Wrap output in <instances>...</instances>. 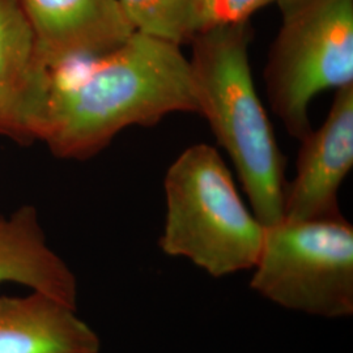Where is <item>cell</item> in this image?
<instances>
[{
    "instance_id": "5b68a950",
    "label": "cell",
    "mask_w": 353,
    "mask_h": 353,
    "mask_svg": "<svg viewBox=\"0 0 353 353\" xmlns=\"http://www.w3.org/2000/svg\"><path fill=\"white\" fill-rule=\"evenodd\" d=\"M254 268L252 290L285 309L353 314V227L341 214L265 228Z\"/></svg>"
},
{
    "instance_id": "9c48e42d",
    "label": "cell",
    "mask_w": 353,
    "mask_h": 353,
    "mask_svg": "<svg viewBox=\"0 0 353 353\" xmlns=\"http://www.w3.org/2000/svg\"><path fill=\"white\" fill-rule=\"evenodd\" d=\"M101 341L76 307L49 294L0 297V353H100Z\"/></svg>"
},
{
    "instance_id": "ba28073f",
    "label": "cell",
    "mask_w": 353,
    "mask_h": 353,
    "mask_svg": "<svg viewBox=\"0 0 353 353\" xmlns=\"http://www.w3.org/2000/svg\"><path fill=\"white\" fill-rule=\"evenodd\" d=\"M52 71L19 0H0V137L37 140Z\"/></svg>"
},
{
    "instance_id": "30bf717a",
    "label": "cell",
    "mask_w": 353,
    "mask_h": 353,
    "mask_svg": "<svg viewBox=\"0 0 353 353\" xmlns=\"http://www.w3.org/2000/svg\"><path fill=\"white\" fill-rule=\"evenodd\" d=\"M14 283L76 307L77 280L49 246L32 205L0 212V285Z\"/></svg>"
},
{
    "instance_id": "6da1fadb",
    "label": "cell",
    "mask_w": 353,
    "mask_h": 353,
    "mask_svg": "<svg viewBox=\"0 0 353 353\" xmlns=\"http://www.w3.org/2000/svg\"><path fill=\"white\" fill-rule=\"evenodd\" d=\"M198 113L181 46L134 32L119 48L52 72L37 140L55 156L85 160L130 126Z\"/></svg>"
},
{
    "instance_id": "7c38bea8",
    "label": "cell",
    "mask_w": 353,
    "mask_h": 353,
    "mask_svg": "<svg viewBox=\"0 0 353 353\" xmlns=\"http://www.w3.org/2000/svg\"><path fill=\"white\" fill-rule=\"evenodd\" d=\"M271 3L276 0H196V33L219 24L250 20Z\"/></svg>"
},
{
    "instance_id": "7a4b0ae2",
    "label": "cell",
    "mask_w": 353,
    "mask_h": 353,
    "mask_svg": "<svg viewBox=\"0 0 353 353\" xmlns=\"http://www.w3.org/2000/svg\"><path fill=\"white\" fill-rule=\"evenodd\" d=\"M250 20L207 28L191 39L198 102L219 144L233 161L255 217L263 227L284 219V159L249 63Z\"/></svg>"
},
{
    "instance_id": "8fae6325",
    "label": "cell",
    "mask_w": 353,
    "mask_h": 353,
    "mask_svg": "<svg viewBox=\"0 0 353 353\" xmlns=\"http://www.w3.org/2000/svg\"><path fill=\"white\" fill-rule=\"evenodd\" d=\"M135 32L178 46L196 34V0H117Z\"/></svg>"
},
{
    "instance_id": "52a82bcc",
    "label": "cell",
    "mask_w": 353,
    "mask_h": 353,
    "mask_svg": "<svg viewBox=\"0 0 353 353\" xmlns=\"http://www.w3.org/2000/svg\"><path fill=\"white\" fill-rule=\"evenodd\" d=\"M300 141L296 176L285 188L284 219L341 214L339 190L353 166V84L336 89L323 125Z\"/></svg>"
},
{
    "instance_id": "277c9868",
    "label": "cell",
    "mask_w": 353,
    "mask_h": 353,
    "mask_svg": "<svg viewBox=\"0 0 353 353\" xmlns=\"http://www.w3.org/2000/svg\"><path fill=\"white\" fill-rule=\"evenodd\" d=\"M281 24L263 71L268 101L287 131L313 128L310 102L353 84V0H276Z\"/></svg>"
},
{
    "instance_id": "3957f363",
    "label": "cell",
    "mask_w": 353,
    "mask_h": 353,
    "mask_svg": "<svg viewBox=\"0 0 353 353\" xmlns=\"http://www.w3.org/2000/svg\"><path fill=\"white\" fill-rule=\"evenodd\" d=\"M166 217L160 246L221 278L256 263L265 227L252 214L214 147L182 152L165 176Z\"/></svg>"
},
{
    "instance_id": "8992f818",
    "label": "cell",
    "mask_w": 353,
    "mask_h": 353,
    "mask_svg": "<svg viewBox=\"0 0 353 353\" xmlns=\"http://www.w3.org/2000/svg\"><path fill=\"white\" fill-rule=\"evenodd\" d=\"M52 72L119 48L135 32L117 0H19Z\"/></svg>"
}]
</instances>
